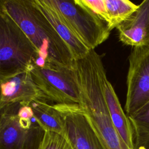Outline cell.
Here are the masks:
<instances>
[{
    "label": "cell",
    "instance_id": "2",
    "mask_svg": "<svg viewBox=\"0 0 149 149\" xmlns=\"http://www.w3.org/2000/svg\"><path fill=\"white\" fill-rule=\"evenodd\" d=\"M37 57L38 52L27 36L0 9V76L30 69Z\"/></svg>",
    "mask_w": 149,
    "mask_h": 149
},
{
    "label": "cell",
    "instance_id": "1",
    "mask_svg": "<svg viewBox=\"0 0 149 149\" xmlns=\"http://www.w3.org/2000/svg\"><path fill=\"white\" fill-rule=\"evenodd\" d=\"M4 10L20 27L46 62L72 66L74 59L67 45L40 10L34 0H1Z\"/></svg>",
    "mask_w": 149,
    "mask_h": 149
},
{
    "label": "cell",
    "instance_id": "11",
    "mask_svg": "<svg viewBox=\"0 0 149 149\" xmlns=\"http://www.w3.org/2000/svg\"><path fill=\"white\" fill-rule=\"evenodd\" d=\"M104 93L112 123L119 135L129 147L134 149L132 128L128 116L123 111L116 93L108 78L104 82Z\"/></svg>",
    "mask_w": 149,
    "mask_h": 149
},
{
    "label": "cell",
    "instance_id": "15",
    "mask_svg": "<svg viewBox=\"0 0 149 149\" xmlns=\"http://www.w3.org/2000/svg\"><path fill=\"white\" fill-rule=\"evenodd\" d=\"M105 3L110 31L127 19L139 6L129 0H105Z\"/></svg>",
    "mask_w": 149,
    "mask_h": 149
},
{
    "label": "cell",
    "instance_id": "6",
    "mask_svg": "<svg viewBox=\"0 0 149 149\" xmlns=\"http://www.w3.org/2000/svg\"><path fill=\"white\" fill-rule=\"evenodd\" d=\"M125 109L127 115L149 101V45L134 47L129 56Z\"/></svg>",
    "mask_w": 149,
    "mask_h": 149
},
{
    "label": "cell",
    "instance_id": "10",
    "mask_svg": "<svg viewBox=\"0 0 149 149\" xmlns=\"http://www.w3.org/2000/svg\"><path fill=\"white\" fill-rule=\"evenodd\" d=\"M38 8L67 45L74 60L86 56L90 50L76 36L61 15L45 0H34Z\"/></svg>",
    "mask_w": 149,
    "mask_h": 149
},
{
    "label": "cell",
    "instance_id": "14",
    "mask_svg": "<svg viewBox=\"0 0 149 149\" xmlns=\"http://www.w3.org/2000/svg\"><path fill=\"white\" fill-rule=\"evenodd\" d=\"M91 125L98 136L102 149H129L115 129L111 119Z\"/></svg>",
    "mask_w": 149,
    "mask_h": 149
},
{
    "label": "cell",
    "instance_id": "18",
    "mask_svg": "<svg viewBox=\"0 0 149 149\" xmlns=\"http://www.w3.org/2000/svg\"><path fill=\"white\" fill-rule=\"evenodd\" d=\"M148 45H149V44H148Z\"/></svg>",
    "mask_w": 149,
    "mask_h": 149
},
{
    "label": "cell",
    "instance_id": "4",
    "mask_svg": "<svg viewBox=\"0 0 149 149\" xmlns=\"http://www.w3.org/2000/svg\"><path fill=\"white\" fill-rule=\"evenodd\" d=\"M72 66L46 62L30 72L44 98L58 104H80V91Z\"/></svg>",
    "mask_w": 149,
    "mask_h": 149
},
{
    "label": "cell",
    "instance_id": "8",
    "mask_svg": "<svg viewBox=\"0 0 149 149\" xmlns=\"http://www.w3.org/2000/svg\"><path fill=\"white\" fill-rule=\"evenodd\" d=\"M0 109L17 104H29L37 99L44 98L29 69L0 76Z\"/></svg>",
    "mask_w": 149,
    "mask_h": 149
},
{
    "label": "cell",
    "instance_id": "9",
    "mask_svg": "<svg viewBox=\"0 0 149 149\" xmlns=\"http://www.w3.org/2000/svg\"><path fill=\"white\" fill-rule=\"evenodd\" d=\"M119 40L132 47L149 44V0H144L127 19L116 27Z\"/></svg>",
    "mask_w": 149,
    "mask_h": 149
},
{
    "label": "cell",
    "instance_id": "13",
    "mask_svg": "<svg viewBox=\"0 0 149 149\" xmlns=\"http://www.w3.org/2000/svg\"><path fill=\"white\" fill-rule=\"evenodd\" d=\"M127 116L132 128L134 149H149V101Z\"/></svg>",
    "mask_w": 149,
    "mask_h": 149
},
{
    "label": "cell",
    "instance_id": "5",
    "mask_svg": "<svg viewBox=\"0 0 149 149\" xmlns=\"http://www.w3.org/2000/svg\"><path fill=\"white\" fill-rule=\"evenodd\" d=\"M54 8L76 36L89 49H95L110 34L106 23L100 19L80 0H45Z\"/></svg>",
    "mask_w": 149,
    "mask_h": 149
},
{
    "label": "cell",
    "instance_id": "16",
    "mask_svg": "<svg viewBox=\"0 0 149 149\" xmlns=\"http://www.w3.org/2000/svg\"><path fill=\"white\" fill-rule=\"evenodd\" d=\"M39 149H74V148L67 135L45 131Z\"/></svg>",
    "mask_w": 149,
    "mask_h": 149
},
{
    "label": "cell",
    "instance_id": "3",
    "mask_svg": "<svg viewBox=\"0 0 149 149\" xmlns=\"http://www.w3.org/2000/svg\"><path fill=\"white\" fill-rule=\"evenodd\" d=\"M19 104L0 109V149H39L45 131L33 111L17 112Z\"/></svg>",
    "mask_w": 149,
    "mask_h": 149
},
{
    "label": "cell",
    "instance_id": "12",
    "mask_svg": "<svg viewBox=\"0 0 149 149\" xmlns=\"http://www.w3.org/2000/svg\"><path fill=\"white\" fill-rule=\"evenodd\" d=\"M47 101L44 98H39L29 104L37 122L45 131L66 135L62 116L53 104L48 103Z\"/></svg>",
    "mask_w": 149,
    "mask_h": 149
},
{
    "label": "cell",
    "instance_id": "7",
    "mask_svg": "<svg viewBox=\"0 0 149 149\" xmlns=\"http://www.w3.org/2000/svg\"><path fill=\"white\" fill-rule=\"evenodd\" d=\"M62 116L66 134L74 149H102L98 136L79 104H53Z\"/></svg>",
    "mask_w": 149,
    "mask_h": 149
},
{
    "label": "cell",
    "instance_id": "17",
    "mask_svg": "<svg viewBox=\"0 0 149 149\" xmlns=\"http://www.w3.org/2000/svg\"><path fill=\"white\" fill-rule=\"evenodd\" d=\"M81 2L108 26L109 17L105 0H80Z\"/></svg>",
    "mask_w": 149,
    "mask_h": 149
}]
</instances>
